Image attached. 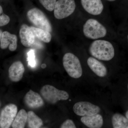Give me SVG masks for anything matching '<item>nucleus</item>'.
I'll return each instance as SVG.
<instances>
[{"label":"nucleus","mask_w":128,"mask_h":128,"mask_svg":"<svg viewBox=\"0 0 128 128\" xmlns=\"http://www.w3.org/2000/svg\"><path fill=\"white\" fill-rule=\"evenodd\" d=\"M112 122L114 128H128V119L120 114L115 113L112 115Z\"/></svg>","instance_id":"nucleus-17"},{"label":"nucleus","mask_w":128,"mask_h":128,"mask_svg":"<svg viewBox=\"0 0 128 128\" xmlns=\"http://www.w3.org/2000/svg\"><path fill=\"white\" fill-rule=\"evenodd\" d=\"M27 16L30 22L38 28L49 32L52 31L50 22L46 15L40 9L34 8L28 11Z\"/></svg>","instance_id":"nucleus-7"},{"label":"nucleus","mask_w":128,"mask_h":128,"mask_svg":"<svg viewBox=\"0 0 128 128\" xmlns=\"http://www.w3.org/2000/svg\"><path fill=\"white\" fill-rule=\"evenodd\" d=\"M86 54V60L87 66L91 71L98 77L103 78L108 74V68L104 64L97 59Z\"/></svg>","instance_id":"nucleus-10"},{"label":"nucleus","mask_w":128,"mask_h":128,"mask_svg":"<svg viewBox=\"0 0 128 128\" xmlns=\"http://www.w3.org/2000/svg\"><path fill=\"white\" fill-rule=\"evenodd\" d=\"M19 36L21 42L24 46L30 47L33 45L35 41V36L30 27L26 24H23L19 31Z\"/></svg>","instance_id":"nucleus-13"},{"label":"nucleus","mask_w":128,"mask_h":128,"mask_svg":"<svg viewBox=\"0 0 128 128\" xmlns=\"http://www.w3.org/2000/svg\"></svg>","instance_id":"nucleus-29"},{"label":"nucleus","mask_w":128,"mask_h":128,"mask_svg":"<svg viewBox=\"0 0 128 128\" xmlns=\"http://www.w3.org/2000/svg\"><path fill=\"white\" fill-rule=\"evenodd\" d=\"M25 68L20 61H16L12 64L8 70L9 79L12 82H17L23 77Z\"/></svg>","instance_id":"nucleus-14"},{"label":"nucleus","mask_w":128,"mask_h":128,"mask_svg":"<svg viewBox=\"0 0 128 128\" xmlns=\"http://www.w3.org/2000/svg\"><path fill=\"white\" fill-rule=\"evenodd\" d=\"M25 105L29 108L36 109L42 107L44 105V101L38 93L30 90L24 98Z\"/></svg>","instance_id":"nucleus-11"},{"label":"nucleus","mask_w":128,"mask_h":128,"mask_svg":"<svg viewBox=\"0 0 128 128\" xmlns=\"http://www.w3.org/2000/svg\"><path fill=\"white\" fill-rule=\"evenodd\" d=\"M117 42L108 39L84 41L88 54L103 62H114L116 60Z\"/></svg>","instance_id":"nucleus-3"},{"label":"nucleus","mask_w":128,"mask_h":128,"mask_svg":"<svg viewBox=\"0 0 128 128\" xmlns=\"http://www.w3.org/2000/svg\"><path fill=\"white\" fill-rule=\"evenodd\" d=\"M30 28L35 38H37L41 41L46 43L50 42L51 41L52 36L50 32L34 27H31Z\"/></svg>","instance_id":"nucleus-19"},{"label":"nucleus","mask_w":128,"mask_h":128,"mask_svg":"<svg viewBox=\"0 0 128 128\" xmlns=\"http://www.w3.org/2000/svg\"><path fill=\"white\" fill-rule=\"evenodd\" d=\"M18 108L14 104H8L2 109L0 114V128H9L16 116Z\"/></svg>","instance_id":"nucleus-8"},{"label":"nucleus","mask_w":128,"mask_h":128,"mask_svg":"<svg viewBox=\"0 0 128 128\" xmlns=\"http://www.w3.org/2000/svg\"><path fill=\"white\" fill-rule=\"evenodd\" d=\"M80 121L84 125L90 128H100L104 124L103 117L99 114L82 117Z\"/></svg>","instance_id":"nucleus-15"},{"label":"nucleus","mask_w":128,"mask_h":128,"mask_svg":"<svg viewBox=\"0 0 128 128\" xmlns=\"http://www.w3.org/2000/svg\"><path fill=\"white\" fill-rule=\"evenodd\" d=\"M126 116L128 119V110L127 111V112H126Z\"/></svg>","instance_id":"nucleus-27"},{"label":"nucleus","mask_w":128,"mask_h":128,"mask_svg":"<svg viewBox=\"0 0 128 128\" xmlns=\"http://www.w3.org/2000/svg\"><path fill=\"white\" fill-rule=\"evenodd\" d=\"M40 2L44 7L49 11L51 12L54 9L56 0H39Z\"/></svg>","instance_id":"nucleus-20"},{"label":"nucleus","mask_w":128,"mask_h":128,"mask_svg":"<svg viewBox=\"0 0 128 128\" xmlns=\"http://www.w3.org/2000/svg\"><path fill=\"white\" fill-rule=\"evenodd\" d=\"M61 128H76V127L74 122L70 119L66 120L64 121L60 126Z\"/></svg>","instance_id":"nucleus-23"},{"label":"nucleus","mask_w":128,"mask_h":128,"mask_svg":"<svg viewBox=\"0 0 128 128\" xmlns=\"http://www.w3.org/2000/svg\"><path fill=\"white\" fill-rule=\"evenodd\" d=\"M28 113L24 109H21L17 114L12 124L13 128H24L27 121Z\"/></svg>","instance_id":"nucleus-16"},{"label":"nucleus","mask_w":128,"mask_h":128,"mask_svg":"<svg viewBox=\"0 0 128 128\" xmlns=\"http://www.w3.org/2000/svg\"><path fill=\"white\" fill-rule=\"evenodd\" d=\"M106 2H107L110 6H114L119 1V0H104Z\"/></svg>","instance_id":"nucleus-24"},{"label":"nucleus","mask_w":128,"mask_h":128,"mask_svg":"<svg viewBox=\"0 0 128 128\" xmlns=\"http://www.w3.org/2000/svg\"><path fill=\"white\" fill-rule=\"evenodd\" d=\"M40 92L44 99L51 104H55L60 100H66L69 98L67 92L59 90L51 85L44 86L40 90Z\"/></svg>","instance_id":"nucleus-5"},{"label":"nucleus","mask_w":128,"mask_h":128,"mask_svg":"<svg viewBox=\"0 0 128 128\" xmlns=\"http://www.w3.org/2000/svg\"><path fill=\"white\" fill-rule=\"evenodd\" d=\"M126 42H127V44H128V34H127V36H126Z\"/></svg>","instance_id":"nucleus-26"},{"label":"nucleus","mask_w":128,"mask_h":128,"mask_svg":"<svg viewBox=\"0 0 128 128\" xmlns=\"http://www.w3.org/2000/svg\"><path fill=\"white\" fill-rule=\"evenodd\" d=\"M63 66L68 74L72 78L78 79L82 74L81 63L79 58L74 54L67 52L63 58Z\"/></svg>","instance_id":"nucleus-4"},{"label":"nucleus","mask_w":128,"mask_h":128,"mask_svg":"<svg viewBox=\"0 0 128 128\" xmlns=\"http://www.w3.org/2000/svg\"><path fill=\"white\" fill-rule=\"evenodd\" d=\"M46 65L45 64H43L42 65V67L43 68H45L46 67Z\"/></svg>","instance_id":"nucleus-28"},{"label":"nucleus","mask_w":128,"mask_h":128,"mask_svg":"<svg viewBox=\"0 0 128 128\" xmlns=\"http://www.w3.org/2000/svg\"><path fill=\"white\" fill-rule=\"evenodd\" d=\"M73 109L76 115L82 117L94 115L101 111L99 106L86 101L76 102L73 106Z\"/></svg>","instance_id":"nucleus-9"},{"label":"nucleus","mask_w":128,"mask_h":128,"mask_svg":"<svg viewBox=\"0 0 128 128\" xmlns=\"http://www.w3.org/2000/svg\"><path fill=\"white\" fill-rule=\"evenodd\" d=\"M27 122L28 128H39L43 125L42 119L32 112H28V118Z\"/></svg>","instance_id":"nucleus-18"},{"label":"nucleus","mask_w":128,"mask_h":128,"mask_svg":"<svg viewBox=\"0 0 128 128\" xmlns=\"http://www.w3.org/2000/svg\"><path fill=\"white\" fill-rule=\"evenodd\" d=\"M80 4L82 14L100 21L118 32L110 5L104 0H80Z\"/></svg>","instance_id":"nucleus-2"},{"label":"nucleus","mask_w":128,"mask_h":128,"mask_svg":"<svg viewBox=\"0 0 128 128\" xmlns=\"http://www.w3.org/2000/svg\"><path fill=\"white\" fill-rule=\"evenodd\" d=\"M76 8L75 0H58L54 9V16L59 20L67 18L74 14Z\"/></svg>","instance_id":"nucleus-6"},{"label":"nucleus","mask_w":128,"mask_h":128,"mask_svg":"<svg viewBox=\"0 0 128 128\" xmlns=\"http://www.w3.org/2000/svg\"><path fill=\"white\" fill-rule=\"evenodd\" d=\"M10 21V18L9 16L2 12L0 14V26H2L7 25L9 23Z\"/></svg>","instance_id":"nucleus-22"},{"label":"nucleus","mask_w":128,"mask_h":128,"mask_svg":"<svg viewBox=\"0 0 128 128\" xmlns=\"http://www.w3.org/2000/svg\"><path fill=\"white\" fill-rule=\"evenodd\" d=\"M27 54V60L28 65L32 68H34L36 66V62L34 50L31 49L28 52Z\"/></svg>","instance_id":"nucleus-21"},{"label":"nucleus","mask_w":128,"mask_h":128,"mask_svg":"<svg viewBox=\"0 0 128 128\" xmlns=\"http://www.w3.org/2000/svg\"><path fill=\"white\" fill-rule=\"evenodd\" d=\"M2 12H3V10H2V7L1 6H0V14H1Z\"/></svg>","instance_id":"nucleus-25"},{"label":"nucleus","mask_w":128,"mask_h":128,"mask_svg":"<svg viewBox=\"0 0 128 128\" xmlns=\"http://www.w3.org/2000/svg\"><path fill=\"white\" fill-rule=\"evenodd\" d=\"M81 36L83 41L100 39L117 41L118 32L108 26L96 18L87 16L82 13L80 22Z\"/></svg>","instance_id":"nucleus-1"},{"label":"nucleus","mask_w":128,"mask_h":128,"mask_svg":"<svg viewBox=\"0 0 128 128\" xmlns=\"http://www.w3.org/2000/svg\"><path fill=\"white\" fill-rule=\"evenodd\" d=\"M0 38L1 48L6 49L9 46V50L14 51L17 48V38L16 35L5 31L2 32Z\"/></svg>","instance_id":"nucleus-12"}]
</instances>
